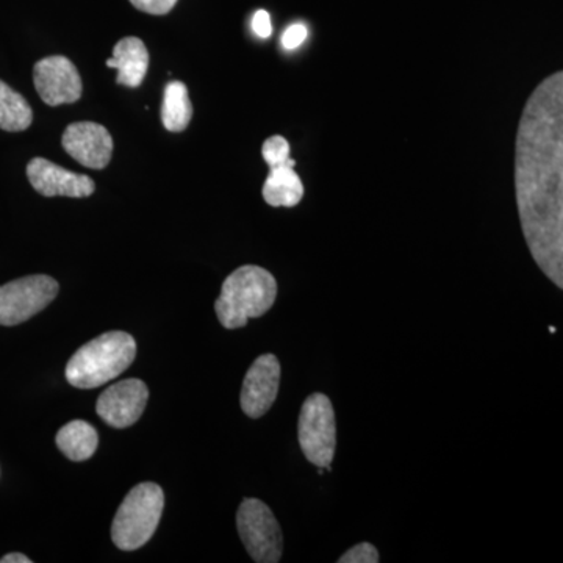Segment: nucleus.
<instances>
[{
    "label": "nucleus",
    "mask_w": 563,
    "mask_h": 563,
    "mask_svg": "<svg viewBox=\"0 0 563 563\" xmlns=\"http://www.w3.org/2000/svg\"><path fill=\"white\" fill-rule=\"evenodd\" d=\"M515 190L533 261L563 288V74L547 77L526 102L517 133Z\"/></svg>",
    "instance_id": "1"
},
{
    "label": "nucleus",
    "mask_w": 563,
    "mask_h": 563,
    "mask_svg": "<svg viewBox=\"0 0 563 563\" xmlns=\"http://www.w3.org/2000/svg\"><path fill=\"white\" fill-rule=\"evenodd\" d=\"M277 298V282L261 266L246 265L224 280L214 312L225 329H240L251 318H261Z\"/></svg>",
    "instance_id": "2"
},
{
    "label": "nucleus",
    "mask_w": 563,
    "mask_h": 563,
    "mask_svg": "<svg viewBox=\"0 0 563 563\" xmlns=\"http://www.w3.org/2000/svg\"><path fill=\"white\" fill-rule=\"evenodd\" d=\"M136 343L128 332L99 335L80 347L66 365V379L73 387L90 390L117 379L135 361Z\"/></svg>",
    "instance_id": "3"
},
{
    "label": "nucleus",
    "mask_w": 563,
    "mask_h": 563,
    "mask_svg": "<svg viewBox=\"0 0 563 563\" xmlns=\"http://www.w3.org/2000/svg\"><path fill=\"white\" fill-rule=\"evenodd\" d=\"M165 495L161 485L144 483L133 487L114 515L111 539L122 551L144 547L161 523Z\"/></svg>",
    "instance_id": "4"
},
{
    "label": "nucleus",
    "mask_w": 563,
    "mask_h": 563,
    "mask_svg": "<svg viewBox=\"0 0 563 563\" xmlns=\"http://www.w3.org/2000/svg\"><path fill=\"white\" fill-rule=\"evenodd\" d=\"M299 444L307 461L329 470L335 455V413L331 399L314 393L303 402L298 424Z\"/></svg>",
    "instance_id": "5"
},
{
    "label": "nucleus",
    "mask_w": 563,
    "mask_h": 563,
    "mask_svg": "<svg viewBox=\"0 0 563 563\" xmlns=\"http://www.w3.org/2000/svg\"><path fill=\"white\" fill-rule=\"evenodd\" d=\"M240 539L247 553L258 563L280 561L284 539L276 517L261 499L247 498L236 514Z\"/></svg>",
    "instance_id": "6"
},
{
    "label": "nucleus",
    "mask_w": 563,
    "mask_h": 563,
    "mask_svg": "<svg viewBox=\"0 0 563 563\" xmlns=\"http://www.w3.org/2000/svg\"><path fill=\"white\" fill-rule=\"evenodd\" d=\"M58 295V282L49 276L21 277L0 285V325H18L43 312Z\"/></svg>",
    "instance_id": "7"
},
{
    "label": "nucleus",
    "mask_w": 563,
    "mask_h": 563,
    "mask_svg": "<svg viewBox=\"0 0 563 563\" xmlns=\"http://www.w3.org/2000/svg\"><path fill=\"white\" fill-rule=\"evenodd\" d=\"M33 81L40 98L51 107L77 102L84 90L79 70L63 55H52L36 63Z\"/></svg>",
    "instance_id": "8"
},
{
    "label": "nucleus",
    "mask_w": 563,
    "mask_h": 563,
    "mask_svg": "<svg viewBox=\"0 0 563 563\" xmlns=\"http://www.w3.org/2000/svg\"><path fill=\"white\" fill-rule=\"evenodd\" d=\"M147 398H150V390L143 380H121L110 385L99 396L96 412L111 428H129L140 420L146 409Z\"/></svg>",
    "instance_id": "9"
},
{
    "label": "nucleus",
    "mask_w": 563,
    "mask_h": 563,
    "mask_svg": "<svg viewBox=\"0 0 563 563\" xmlns=\"http://www.w3.org/2000/svg\"><path fill=\"white\" fill-rule=\"evenodd\" d=\"M63 150L85 168L103 169L113 154V139L101 124L74 122L62 136Z\"/></svg>",
    "instance_id": "10"
},
{
    "label": "nucleus",
    "mask_w": 563,
    "mask_h": 563,
    "mask_svg": "<svg viewBox=\"0 0 563 563\" xmlns=\"http://www.w3.org/2000/svg\"><path fill=\"white\" fill-rule=\"evenodd\" d=\"M280 385V363L276 355H261L244 377L242 398L243 412L250 418H261L272 409Z\"/></svg>",
    "instance_id": "11"
},
{
    "label": "nucleus",
    "mask_w": 563,
    "mask_h": 563,
    "mask_svg": "<svg viewBox=\"0 0 563 563\" xmlns=\"http://www.w3.org/2000/svg\"><path fill=\"white\" fill-rule=\"evenodd\" d=\"M32 187L46 198H88L95 192V181L85 174L70 173L46 158L36 157L27 165Z\"/></svg>",
    "instance_id": "12"
},
{
    "label": "nucleus",
    "mask_w": 563,
    "mask_h": 563,
    "mask_svg": "<svg viewBox=\"0 0 563 563\" xmlns=\"http://www.w3.org/2000/svg\"><path fill=\"white\" fill-rule=\"evenodd\" d=\"M109 68L118 69L117 84L139 88L150 68V52L146 44L135 36H128L117 43L113 57L107 60Z\"/></svg>",
    "instance_id": "13"
},
{
    "label": "nucleus",
    "mask_w": 563,
    "mask_h": 563,
    "mask_svg": "<svg viewBox=\"0 0 563 563\" xmlns=\"http://www.w3.org/2000/svg\"><path fill=\"white\" fill-rule=\"evenodd\" d=\"M296 162L269 168L263 185V199L272 207H296L303 198L301 177L295 172Z\"/></svg>",
    "instance_id": "14"
},
{
    "label": "nucleus",
    "mask_w": 563,
    "mask_h": 563,
    "mask_svg": "<svg viewBox=\"0 0 563 563\" xmlns=\"http://www.w3.org/2000/svg\"><path fill=\"white\" fill-rule=\"evenodd\" d=\"M98 432L87 421H70L57 433V446L74 462L88 461L98 450Z\"/></svg>",
    "instance_id": "15"
},
{
    "label": "nucleus",
    "mask_w": 563,
    "mask_h": 563,
    "mask_svg": "<svg viewBox=\"0 0 563 563\" xmlns=\"http://www.w3.org/2000/svg\"><path fill=\"white\" fill-rule=\"evenodd\" d=\"M192 118V106L184 81L173 80L166 85L162 103V122L166 131L179 133L188 128Z\"/></svg>",
    "instance_id": "16"
},
{
    "label": "nucleus",
    "mask_w": 563,
    "mask_h": 563,
    "mask_svg": "<svg viewBox=\"0 0 563 563\" xmlns=\"http://www.w3.org/2000/svg\"><path fill=\"white\" fill-rule=\"evenodd\" d=\"M33 111L24 96L0 80V129L5 132H24L31 128Z\"/></svg>",
    "instance_id": "17"
},
{
    "label": "nucleus",
    "mask_w": 563,
    "mask_h": 563,
    "mask_svg": "<svg viewBox=\"0 0 563 563\" xmlns=\"http://www.w3.org/2000/svg\"><path fill=\"white\" fill-rule=\"evenodd\" d=\"M290 143L280 135L266 140L262 147L263 158L268 163L269 168L290 162Z\"/></svg>",
    "instance_id": "18"
},
{
    "label": "nucleus",
    "mask_w": 563,
    "mask_h": 563,
    "mask_svg": "<svg viewBox=\"0 0 563 563\" xmlns=\"http://www.w3.org/2000/svg\"><path fill=\"white\" fill-rule=\"evenodd\" d=\"M340 563H377L379 562V553L376 548L369 543L355 544L347 553L339 559Z\"/></svg>",
    "instance_id": "19"
},
{
    "label": "nucleus",
    "mask_w": 563,
    "mask_h": 563,
    "mask_svg": "<svg viewBox=\"0 0 563 563\" xmlns=\"http://www.w3.org/2000/svg\"><path fill=\"white\" fill-rule=\"evenodd\" d=\"M131 3L143 13L162 16L176 7L177 0H131Z\"/></svg>",
    "instance_id": "20"
},
{
    "label": "nucleus",
    "mask_w": 563,
    "mask_h": 563,
    "mask_svg": "<svg viewBox=\"0 0 563 563\" xmlns=\"http://www.w3.org/2000/svg\"><path fill=\"white\" fill-rule=\"evenodd\" d=\"M307 36H309V31H307L306 25L292 24L282 35V46L287 51L298 49L303 41L307 40Z\"/></svg>",
    "instance_id": "21"
},
{
    "label": "nucleus",
    "mask_w": 563,
    "mask_h": 563,
    "mask_svg": "<svg viewBox=\"0 0 563 563\" xmlns=\"http://www.w3.org/2000/svg\"><path fill=\"white\" fill-rule=\"evenodd\" d=\"M252 31L258 38L266 40L273 35L272 16L268 11L258 10L252 18Z\"/></svg>",
    "instance_id": "22"
},
{
    "label": "nucleus",
    "mask_w": 563,
    "mask_h": 563,
    "mask_svg": "<svg viewBox=\"0 0 563 563\" xmlns=\"http://www.w3.org/2000/svg\"><path fill=\"white\" fill-rule=\"evenodd\" d=\"M0 563H32V561L27 555L13 553L3 555V558L0 559Z\"/></svg>",
    "instance_id": "23"
},
{
    "label": "nucleus",
    "mask_w": 563,
    "mask_h": 563,
    "mask_svg": "<svg viewBox=\"0 0 563 563\" xmlns=\"http://www.w3.org/2000/svg\"><path fill=\"white\" fill-rule=\"evenodd\" d=\"M551 333H555V328H550Z\"/></svg>",
    "instance_id": "24"
}]
</instances>
